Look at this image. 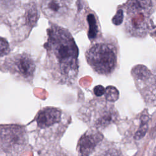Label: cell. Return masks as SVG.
Returning <instances> with one entry per match:
<instances>
[{
  "label": "cell",
  "mask_w": 156,
  "mask_h": 156,
  "mask_svg": "<svg viewBox=\"0 0 156 156\" xmlns=\"http://www.w3.org/2000/svg\"><path fill=\"white\" fill-rule=\"evenodd\" d=\"M93 91H94V94L96 96H101L104 94L105 88L101 85H98L94 87Z\"/></svg>",
  "instance_id": "cell-15"
},
{
  "label": "cell",
  "mask_w": 156,
  "mask_h": 156,
  "mask_svg": "<svg viewBox=\"0 0 156 156\" xmlns=\"http://www.w3.org/2000/svg\"><path fill=\"white\" fill-rule=\"evenodd\" d=\"M105 99L109 102L116 101L119 96V93L117 88L113 86H108L105 89Z\"/></svg>",
  "instance_id": "cell-12"
},
{
  "label": "cell",
  "mask_w": 156,
  "mask_h": 156,
  "mask_svg": "<svg viewBox=\"0 0 156 156\" xmlns=\"http://www.w3.org/2000/svg\"><path fill=\"white\" fill-rule=\"evenodd\" d=\"M88 21L89 24V30H88V38L90 40L95 38L98 34V26L96 23L95 18L93 15H90L88 16Z\"/></svg>",
  "instance_id": "cell-13"
},
{
  "label": "cell",
  "mask_w": 156,
  "mask_h": 156,
  "mask_svg": "<svg viewBox=\"0 0 156 156\" xmlns=\"http://www.w3.org/2000/svg\"><path fill=\"white\" fill-rule=\"evenodd\" d=\"M10 48L7 40L0 37V57L5 56L9 54Z\"/></svg>",
  "instance_id": "cell-14"
},
{
  "label": "cell",
  "mask_w": 156,
  "mask_h": 156,
  "mask_svg": "<svg viewBox=\"0 0 156 156\" xmlns=\"http://www.w3.org/2000/svg\"><path fill=\"white\" fill-rule=\"evenodd\" d=\"M122 19H123V16H122V13H118L113 19V23L116 24V25H118L119 24H121L122 21Z\"/></svg>",
  "instance_id": "cell-16"
},
{
  "label": "cell",
  "mask_w": 156,
  "mask_h": 156,
  "mask_svg": "<svg viewBox=\"0 0 156 156\" xmlns=\"http://www.w3.org/2000/svg\"><path fill=\"white\" fill-rule=\"evenodd\" d=\"M44 48L46 53L44 69L49 77L60 83L70 82L77 73L78 49L69 32L51 25Z\"/></svg>",
  "instance_id": "cell-1"
},
{
  "label": "cell",
  "mask_w": 156,
  "mask_h": 156,
  "mask_svg": "<svg viewBox=\"0 0 156 156\" xmlns=\"http://www.w3.org/2000/svg\"><path fill=\"white\" fill-rule=\"evenodd\" d=\"M154 155H156V146H155V149L154 150Z\"/></svg>",
  "instance_id": "cell-18"
},
{
  "label": "cell",
  "mask_w": 156,
  "mask_h": 156,
  "mask_svg": "<svg viewBox=\"0 0 156 156\" xmlns=\"http://www.w3.org/2000/svg\"><path fill=\"white\" fill-rule=\"evenodd\" d=\"M86 58L91 67L101 74L112 73L116 65V52L111 44L97 43L86 52Z\"/></svg>",
  "instance_id": "cell-5"
},
{
  "label": "cell",
  "mask_w": 156,
  "mask_h": 156,
  "mask_svg": "<svg viewBox=\"0 0 156 156\" xmlns=\"http://www.w3.org/2000/svg\"><path fill=\"white\" fill-rule=\"evenodd\" d=\"M30 149L25 126L0 124V155H21Z\"/></svg>",
  "instance_id": "cell-3"
},
{
  "label": "cell",
  "mask_w": 156,
  "mask_h": 156,
  "mask_svg": "<svg viewBox=\"0 0 156 156\" xmlns=\"http://www.w3.org/2000/svg\"><path fill=\"white\" fill-rule=\"evenodd\" d=\"M102 139L103 135L100 132L94 130L87 131L79 140L77 145L78 152L82 155H90Z\"/></svg>",
  "instance_id": "cell-7"
},
{
  "label": "cell",
  "mask_w": 156,
  "mask_h": 156,
  "mask_svg": "<svg viewBox=\"0 0 156 156\" xmlns=\"http://www.w3.org/2000/svg\"><path fill=\"white\" fill-rule=\"evenodd\" d=\"M0 70L9 73L16 80L32 85L36 70L34 58L28 52L9 54L0 60Z\"/></svg>",
  "instance_id": "cell-4"
},
{
  "label": "cell",
  "mask_w": 156,
  "mask_h": 156,
  "mask_svg": "<svg viewBox=\"0 0 156 156\" xmlns=\"http://www.w3.org/2000/svg\"><path fill=\"white\" fill-rule=\"evenodd\" d=\"M62 112L54 107L41 108L35 116L36 123L35 130V146L40 154L55 135L54 130L62 122Z\"/></svg>",
  "instance_id": "cell-2"
},
{
  "label": "cell",
  "mask_w": 156,
  "mask_h": 156,
  "mask_svg": "<svg viewBox=\"0 0 156 156\" xmlns=\"http://www.w3.org/2000/svg\"><path fill=\"white\" fill-rule=\"evenodd\" d=\"M10 1V0H0V2H8Z\"/></svg>",
  "instance_id": "cell-17"
},
{
  "label": "cell",
  "mask_w": 156,
  "mask_h": 156,
  "mask_svg": "<svg viewBox=\"0 0 156 156\" xmlns=\"http://www.w3.org/2000/svg\"><path fill=\"white\" fill-rule=\"evenodd\" d=\"M148 121H149V119L147 116H142L141 122L139 127V129L136 132L134 135L135 140H141L145 136L148 129Z\"/></svg>",
  "instance_id": "cell-11"
},
{
  "label": "cell",
  "mask_w": 156,
  "mask_h": 156,
  "mask_svg": "<svg viewBox=\"0 0 156 156\" xmlns=\"http://www.w3.org/2000/svg\"><path fill=\"white\" fill-rule=\"evenodd\" d=\"M71 3V0H42L41 10L50 19L58 20L68 15Z\"/></svg>",
  "instance_id": "cell-6"
},
{
  "label": "cell",
  "mask_w": 156,
  "mask_h": 156,
  "mask_svg": "<svg viewBox=\"0 0 156 156\" xmlns=\"http://www.w3.org/2000/svg\"><path fill=\"white\" fill-rule=\"evenodd\" d=\"M132 74L135 78L141 80H147L151 76L150 71L145 66L141 65L134 67L132 70Z\"/></svg>",
  "instance_id": "cell-10"
},
{
  "label": "cell",
  "mask_w": 156,
  "mask_h": 156,
  "mask_svg": "<svg viewBox=\"0 0 156 156\" xmlns=\"http://www.w3.org/2000/svg\"><path fill=\"white\" fill-rule=\"evenodd\" d=\"M152 9V0H129L126 4L127 13L142 12L150 15Z\"/></svg>",
  "instance_id": "cell-8"
},
{
  "label": "cell",
  "mask_w": 156,
  "mask_h": 156,
  "mask_svg": "<svg viewBox=\"0 0 156 156\" xmlns=\"http://www.w3.org/2000/svg\"><path fill=\"white\" fill-rule=\"evenodd\" d=\"M154 131H155V132H156V124H155V126L154 127Z\"/></svg>",
  "instance_id": "cell-19"
},
{
  "label": "cell",
  "mask_w": 156,
  "mask_h": 156,
  "mask_svg": "<svg viewBox=\"0 0 156 156\" xmlns=\"http://www.w3.org/2000/svg\"><path fill=\"white\" fill-rule=\"evenodd\" d=\"M117 117V113L113 108H107L102 110L95 121L96 127H104L114 122Z\"/></svg>",
  "instance_id": "cell-9"
}]
</instances>
